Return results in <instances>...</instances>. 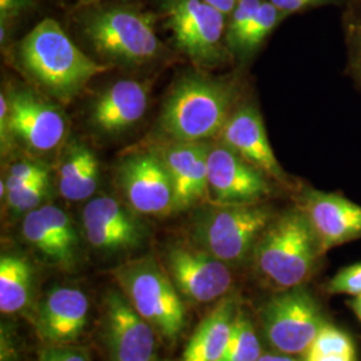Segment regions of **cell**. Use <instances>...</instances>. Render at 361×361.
I'll list each match as a JSON object with an SVG mask.
<instances>
[{"instance_id":"cell-1","label":"cell","mask_w":361,"mask_h":361,"mask_svg":"<svg viewBox=\"0 0 361 361\" xmlns=\"http://www.w3.org/2000/svg\"><path fill=\"white\" fill-rule=\"evenodd\" d=\"M27 73L61 101H71L92 78L104 74L101 65L80 51L54 19H43L20 46Z\"/></svg>"},{"instance_id":"cell-2","label":"cell","mask_w":361,"mask_h":361,"mask_svg":"<svg viewBox=\"0 0 361 361\" xmlns=\"http://www.w3.org/2000/svg\"><path fill=\"white\" fill-rule=\"evenodd\" d=\"M323 256L300 207L271 219L253 252L258 274L277 290L305 284Z\"/></svg>"},{"instance_id":"cell-3","label":"cell","mask_w":361,"mask_h":361,"mask_svg":"<svg viewBox=\"0 0 361 361\" xmlns=\"http://www.w3.org/2000/svg\"><path fill=\"white\" fill-rule=\"evenodd\" d=\"M235 94L231 82L185 78L169 95L159 128L173 142H205L219 137L232 116Z\"/></svg>"},{"instance_id":"cell-4","label":"cell","mask_w":361,"mask_h":361,"mask_svg":"<svg viewBox=\"0 0 361 361\" xmlns=\"http://www.w3.org/2000/svg\"><path fill=\"white\" fill-rule=\"evenodd\" d=\"M274 214L261 204L219 205L204 209L194 222L197 245L228 265L245 262Z\"/></svg>"},{"instance_id":"cell-5","label":"cell","mask_w":361,"mask_h":361,"mask_svg":"<svg viewBox=\"0 0 361 361\" xmlns=\"http://www.w3.org/2000/svg\"><path fill=\"white\" fill-rule=\"evenodd\" d=\"M114 276L123 295L157 334L169 340L182 334L186 323L182 296L155 258L129 261L116 268Z\"/></svg>"},{"instance_id":"cell-6","label":"cell","mask_w":361,"mask_h":361,"mask_svg":"<svg viewBox=\"0 0 361 361\" xmlns=\"http://www.w3.org/2000/svg\"><path fill=\"white\" fill-rule=\"evenodd\" d=\"M83 32L95 51L122 65H143L162 49L153 18L131 8L114 7L90 13Z\"/></svg>"},{"instance_id":"cell-7","label":"cell","mask_w":361,"mask_h":361,"mask_svg":"<svg viewBox=\"0 0 361 361\" xmlns=\"http://www.w3.org/2000/svg\"><path fill=\"white\" fill-rule=\"evenodd\" d=\"M264 336L279 353L302 356L328 320L305 285L277 290L261 310Z\"/></svg>"},{"instance_id":"cell-8","label":"cell","mask_w":361,"mask_h":361,"mask_svg":"<svg viewBox=\"0 0 361 361\" xmlns=\"http://www.w3.org/2000/svg\"><path fill=\"white\" fill-rule=\"evenodd\" d=\"M162 10L178 50L197 65L224 61L221 40L226 31V15L205 0H164Z\"/></svg>"},{"instance_id":"cell-9","label":"cell","mask_w":361,"mask_h":361,"mask_svg":"<svg viewBox=\"0 0 361 361\" xmlns=\"http://www.w3.org/2000/svg\"><path fill=\"white\" fill-rule=\"evenodd\" d=\"M116 177L126 204L141 216L174 213L173 183L159 152L129 155L119 165Z\"/></svg>"},{"instance_id":"cell-10","label":"cell","mask_w":361,"mask_h":361,"mask_svg":"<svg viewBox=\"0 0 361 361\" xmlns=\"http://www.w3.org/2000/svg\"><path fill=\"white\" fill-rule=\"evenodd\" d=\"M168 271L180 295L195 304L213 302L233 285L228 264L189 244H173L166 253Z\"/></svg>"},{"instance_id":"cell-11","label":"cell","mask_w":361,"mask_h":361,"mask_svg":"<svg viewBox=\"0 0 361 361\" xmlns=\"http://www.w3.org/2000/svg\"><path fill=\"white\" fill-rule=\"evenodd\" d=\"M209 195L213 204H261L271 192V180L224 143L209 146Z\"/></svg>"},{"instance_id":"cell-12","label":"cell","mask_w":361,"mask_h":361,"mask_svg":"<svg viewBox=\"0 0 361 361\" xmlns=\"http://www.w3.org/2000/svg\"><path fill=\"white\" fill-rule=\"evenodd\" d=\"M325 255L337 246L361 238V207L340 193L304 186L297 200Z\"/></svg>"},{"instance_id":"cell-13","label":"cell","mask_w":361,"mask_h":361,"mask_svg":"<svg viewBox=\"0 0 361 361\" xmlns=\"http://www.w3.org/2000/svg\"><path fill=\"white\" fill-rule=\"evenodd\" d=\"M134 209L110 195H99L83 209L85 235L92 247L119 253L142 245L147 229Z\"/></svg>"},{"instance_id":"cell-14","label":"cell","mask_w":361,"mask_h":361,"mask_svg":"<svg viewBox=\"0 0 361 361\" xmlns=\"http://www.w3.org/2000/svg\"><path fill=\"white\" fill-rule=\"evenodd\" d=\"M104 332L111 361H155L157 331L118 290L104 300Z\"/></svg>"},{"instance_id":"cell-15","label":"cell","mask_w":361,"mask_h":361,"mask_svg":"<svg viewBox=\"0 0 361 361\" xmlns=\"http://www.w3.org/2000/svg\"><path fill=\"white\" fill-rule=\"evenodd\" d=\"M219 140L271 180L289 186L290 180L271 149L264 119L255 106L235 109L219 134Z\"/></svg>"},{"instance_id":"cell-16","label":"cell","mask_w":361,"mask_h":361,"mask_svg":"<svg viewBox=\"0 0 361 361\" xmlns=\"http://www.w3.org/2000/svg\"><path fill=\"white\" fill-rule=\"evenodd\" d=\"M7 98L11 137L35 152H50L63 141L66 119L56 107L28 90H13Z\"/></svg>"},{"instance_id":"cell-17","label":"cell","mask_w":361,"mask_h":361,"mask_svg":"<svg viewBox=\"0 0 361 361\" xmlns=\"http://www.w3.org/2000/svg\"><path fill=\"white\" fill-rule=\"evenodd\" d=\"M22 234L55 267L70 271L77 265L79 237L73 221L61 207L42 205L25 214Z\"/></svg>"},{"instance_id":"cell-18","label":"cell","mask_w":361,"mask_h":361,"mask_svg":"<svg viewBox=\"0 0 361 361\" xmlns=\"http://www.w3.org/2000/svg\"><path fill=\"white\" fill-rule=\"evenodd\" d=\"M207 153L205 142H173L159 152L169 170L174 213L185 212L209 197Z\"/></svg>"},{"instance_id":"cell-19","label":"cell","mask_w":361,"mask_h":361,"mask_svg":"<svg viewBox=\"0 0 361 361\" xmlns=\"http://www.w3.org/2000/svg\"><path fill=\"white\" fill-rule=\"evenodd\" d=\"M89 317L87 296L77 288H55L39 305L37 329L49 345L74 344Z\"/></svg>"},{"instance_id":"cell-20","label":"cell","mask_w":361,"mask_h":361,"mask_svg":"<svg viewBox=\"0 0 361 361\" xmlns=\"http://www.w3.org/2000/svg\"><path fill=\"white\" fill-rule=\"evenodd\" d=\"M149 89L137 80H119L95 101L91 122L97 129L116 134L135 125L146 113Z\"/></svg>"},{"instance_id":"cell-21","label":"cell","mask_w":361,"mask_h":361,"mask_svg":"<svg viewBox=\"0 0 361 361\" xmlns=\"http://www.w3.org/2000/svg\"><path fill=\"white\" fill-rule=\"evenodd\" d=\"M234 297H225L197 326L182 361H219L228 347L238 313Z\"/></svg>"},{"instance_id":"cell-22","label":"cell","mask_w":361,"mask_h":361,"mask_svg":"<svg viewBox=\"0 0 361 361\" xmlns=\"http://www.w3.org/2000/svg\"><path fill=\"white\" fill-rule=\"evenodd\" d=\"M99 164L83 143H73L59 169V192L67 201L78 202L90 198L97 190Z\"/></svg>"},{"instance_id":"cell-23","label":"cell","mask_w":361,"mask_h":361,"mask_svg":"<svg viewBox=\"0 0 361 361\" xmlns=\"http://www.w3.org/2000/svg\"><path fill=\"white\" fill-rule=\"evenodd\" d=\"M32 292V269L26 258L3 255L0 258V310L6 314L25 310Z\"/></svg>"},{"instance_id":"cell-24","label":"cell","mask_w":361,"mask_h":361,"mask_svg":"<svg viewBox=\"0 0 361 361\" xmlns=\"http://www.w3.org/2000/svg\"><path fill=\"white\" fill-rule=\"evenodd\" d=\"M301 357L304 361H357V350L345 331L328 322Z\"/></svg>"},{"instance_id":"cell-25","label":"cell","mask_w":361,"mask_h":361,"mask_svg":"<svg viewBox=\"0 0 361 361\" xmlns=\"http://www.w3.org/2000/svg\"><path fill=\"white\" fill-rule=\"evenodd\" d=\"M262 355L257 332L245 312L238 310L232 337L219 361H258Z\"/></svg>"},{"instance_id":"cell-26","label":"cell","mask_w":361,"mask_h":361,"mask_svg":"<svg viewBox=\"0 0 361 361\" xmlns=\"http://www.w3.org/2000/svg\"><path fill=\"white\" fill-rule=\"evenodd\" d=\"M284 18V13L277 10L269 0H262L246 28L237 54L240 56H246L256 51L261 43L269 37L271 31L279 26Z\"/></svg>"},{"instance_id":"cell-27","label":"cell","mask_w":361,"mask_h":361,"mask_svg":"<svg viewBox=\"0 0 361 361\" xmlns=\"http://www.w3.org/2000/svg\"><path fill=\"white\" fill-rule=\"evenodd\" d=\"M261 1L262 0H237L225 31V40L231 51L237 54L241 39L244 37L246 28L249 26L253 15L257 11Z\"/></svg>"},{"instance_id":"cell-28","label":"cell","mask_w":361,"mask_h":361,"mask_svg":"<svg viewBox=\"0 0 361 361\" xmlns=\"http://www.w3.org/2000/svg\"><path fill=\"white\" fill-rule=\"evenodd\" d=\"M49 190H50V177L31 182L18 190L7 193L6 202H7V207L15 213L27 214L28 212L35 210L40 207L42 201L46 198Z\"/></svg>"},{"instance_id":"cell-29","label":"cell","mask_w":361,"mask_h":361,"mask_svg":"<svg viewBox=\"0 0 361 361\" xmlns=\"http://www.w3.org/2000/svg\"><path fill=\"white\" fill-rule=\"evenodd\" d=\"M50 173L49 169L39 162H31V161H22L13 164L7 177L3 178L6 183L7 193L18 190L23 186H26L31 182L49 178ZM7 195V194H6Z\"/></svg>"},{"instance_id":"cell-30","label":"cell","mask_w":361,"mask_h":361,"mask_svg":"<svg viewBox=\"0 0 361 361\" xmlns=\"http://www.w3.org/2000/svg\"><path fill=\"white\" fill-rule=\"evenodd\" d=\"M326 292L331 295H361V262L348 265L336 273L328 281Z\"/></svg>"},{"instance_id":"cell-31","label":"cell","mask_w":361,"mask_h":361,"mask_svg":"<svg viewBox=\"0 0 361 361\" xmlns=\"http://www.w3.org/2000/svg\"><path fill=\"white\" fill-rule=\"evenodd\" d=\"M348 70L361 89V22L348 26Z\"/></svg>"},{"instance_id":"cell-32","label":"cell","mask_w":361,"mask_h":361,"mask_svg":"<svg viewBox=\"0 0 361 361\" xmlns=\"http://www.w3.org/2000/svg\"><path fill=\"white\" fill-rule=\"evenodd\" d=\"M38 361H90L86 349L77 345H49L39 355Z\"/></svg>"},{"instance_id":"cell-33","label":"cell","mask_w":361,"mask_h":361,"mask_svg":"<svg viewBox=\"0 0 361 361\" xmlns=\"http://www.w3.org/2000/svg\"><path fill=\"white\" fill-rule=\"evenodd\" d=\"M269 1L277 10L284 13L285 16H288L290 13H298L310 7L323 6L334 0H269Z\"/></svg>"},{"instance_id":"cell-34","label":"cell","mask_w":361,"mask_h":361,"mask_svg":"<svg viewBox=\"0 0 361 361\" xmlns=\"http://www.w3.org/2000/svg\"><path fill=\"white\" fill-rule=\"evenodd\" d=\"M31 6V0H0V20L7 22L16 18Z\"/></svg>"},{"instance_id":"cell-35","label":"cell","mask_w":361,"mask_h":361,"mask_svg":"<svg viewBox=\"0 0 361 361\" xmlns=\"http://www.w3.org/2000/svg\"><path fill=\"white\" fill-rule=\"evenodd\" d=\"M8 113H10V106H8V98L4 92L0 94V137H1V147L8 146L10 143V129H8Z\"/></svg>"},{"instance_id":"cell-36","label":"cell","mask_w":361,"mask_h":361,"mask_svg":"<svg viewBox=\"0 0 361 361\" xmlns=\"http://www.w3.org/2000/svg\"><path fill=\"white\" fill-rule=\"evenodd\" d=\"M210 6L217 8L224 15H231L233 8L235 7L237 0H205Z\"/></svg>"},{"instance_id":"cell-37","label":"cell","mask_w":361,"mask_h":361,"mask_svg":"<svg viewBox=\"0 0 361 361\" xmlns=\"http://www.w3.org/2000/svg\"><path fill=\"white\" fill-rule=\"evenodd\" d=\"M258 361H304L301 356L285 355V353H262Z\"/></svg>"},{"instance_id":"cell-38","label":"cell","mask_w":361,"mask_h":361,"mask_svg":"<svg viewBox=\"0 0 361 361\" xmlns=\"http://www.w3.org/2000/svg\"><path fill=\"white\" fill-rule=\"evenodd\" d=\"M349 307H350V310H353V313L356 314V317L361 323V295L352 297L349 301Z\"/></svg>"},{"instance_id":"cell-39","label":"cell","mask_w":361,"mask_h":361,"mask_svg":"<svg viewBox=\"0 0 361 361\" xmlns=\"http://www.w3.org/2000/svg\"><path fill=\"white\" fill-rule=\"evenodd\" d=\"M99 1H102V0H91L90 3H99Z\"/></svg>"},{"instance_id":"cell-40","label":"cell","mask_w":361,"mask_h":361,"mask_svg":"<svg viewBox=\"0 0 361 361\" xmlns=\"http://www.w3.org/2000/svg\"><path fill=\"white\" fill-rule=\"evenodd\" d=\"M91 0H85V3H90Z\"/></svg>"},{"instance_id":"cell-41","label":"cell","mask_w":361,"mask_h":361,"mask_svg":"<svg viewBox=\"0 0 361 361\" xmlns=\"http://www.w3.org/2000/svg\"><path fill=\"white\" fill-rule=\"evenodd\" d=\"M155 361H157V360H155Z\"/></svg>"}]
</instances>
